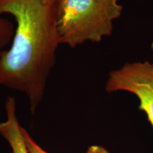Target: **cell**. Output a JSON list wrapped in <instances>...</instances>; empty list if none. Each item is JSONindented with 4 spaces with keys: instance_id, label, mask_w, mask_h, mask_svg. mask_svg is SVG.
Returning a JSON list of instances; mask_svg holds the SVG:
<instances>
[{
    "instance_id": "277c9868",
    "label": "cell",
    "mask_w": 153,
    "mask_h": 153,
    "mask_svg": "<svg viewBox=\"0 0 153 153\" xmlns=\"http://www.w3.org/2000/svg\"><path fill=\"white\" fill-rule=\"evenodd\" d=\"M5 110L7 119L0 123V135L10 145L13 153H28L22 135V126L17 118L16 104L14 98L9 97L7 99Z\"/></svg>"
},
{
    "instance_id": "52a82bcc",
    "label": "cell",
    "mask_w": 153,
    "mask_h": 153,
    "mask_svg": "<svg viewBox=\"0 0 153 153\" xmlns=\"http://www.w3.org/2000/svg\"><path fill=\"white\" fill-rule=\"evenodd\" d=\"M86 153H111L108 150L100 145H91L87 149Z\"/></svg>"
},
{
    "instance_id": "8992f818",
    "label": "cell",
    "mask_w": 153,
    "mask_h": 153,
    "mask_svg": "<svg viewBox=\"0 0 153 153\" xmlns=\"http://www.w3.org/2000/svg\"><path fill=\"white\" fill-rule=\"evenodd\" d=\"M22 133L26 148L27 149L28 153H48L43 150L39 145L36 144L33 138L30 136V135L26 131V129L22 128Z\"/></svg>"
},
{
    "instance_id": "6da1fadb",
    "label": "cell",
    "mask_w": 153,
    "mask_h": 153,
    "mask_svg": "<svg viewBox=\"0 0 153 153\" xmlns=\"http://www.w3.org/2000/svg\"><path fill=\"white\" fill-rule=\"evenodd\" d=\"M16 22L11 45L0 55V87L22 91L35 112L61 45L55 0H0V14Z\"/></svg>"
},
{
    "instance_id": "5b68a950",
    "label": "cell",
    "mask_w": 153,
    "mask_h": 153,
    "mask_svg": "<svg viewBox=\"0 0 153 153\" xmlns=\"http://www.w3.org/2000/svg\"><path fill=\"white\" fill-rule=\"evenodd\" d=\"M14 23L4 18H0V55L12 41L15 33Z\"/></svg>"
},
{
    "instance_id": "7a4b0ae2",
    "label": "cell",
    "mask_w": 153,
    "mask_h": 153,
    "mask_svg": "<svg viewBox=\"0 0 153 153\" xmlns=\"http://www.w3.org/2000/svg\"><path fill=\"white\" fill-rule=\"evenodd\" d=\"M123 10L118 0H55L60 43L73 48L87 41L101 42L111 35Z\"/></svg>"
},
{
    "instance_id": "3957f363",
    "label": "cell",
    "mask_w": 153,
    "mask_h": 153,
    "mask_svg": "<svg viewBox=\"0 0 153 153\" xmlns=\"http://www.w3.org/2000/svg\"><path fill=\"white\" fill-rule=\"evenodd\" d=\"M108 93L128 91L136 96L138 108L153 128V64L148 61L126 63L108 74L105 87Z\"/></svg>"
}]
</instances>
